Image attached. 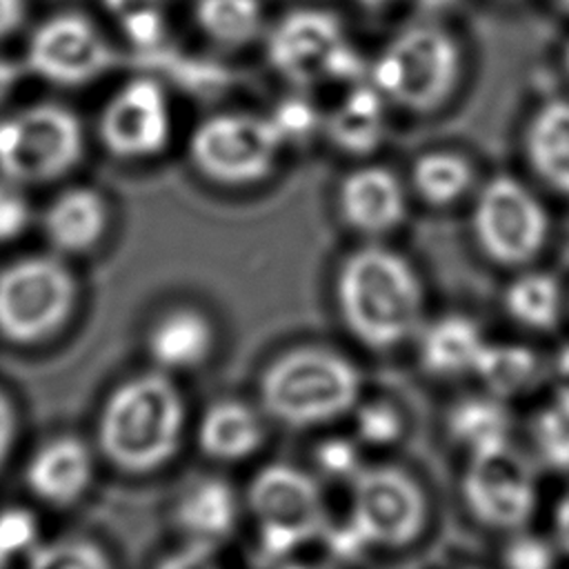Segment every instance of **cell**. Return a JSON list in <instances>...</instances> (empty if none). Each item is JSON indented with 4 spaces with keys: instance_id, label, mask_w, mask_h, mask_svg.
Wrapping results in <instances>:
<instances>
[{
    "instance_id": "cell-1",
    "label": "cell",
    "mask_w": 569,
    "mask_h": 569,
    "mask_svg": "<svg viewBox=\"0 0 569 569\" xmlns=\"http://www.w3.org/2000/svg\"><path fill=\"white\" fill-rule=\"evenodd\" d=\"M333 302L347 333L373 353L413 342L427 322V287L418 267L385 240H362L340 260Z\"/></svg>"
},
{
    "instance_id": "cell-2",
    "label": "cell",
    "mask_w": 569,
    "mask_h": 569,
    "mask_svg": "<svg viewBox=\"0 0 569 569\" xmlns=\"http://www.w3.org/2000/svg\"><path fill=\"white\" fill-rule=\"evenodd\" d=\"M187 405L171 373L142 371L118 382L100 405L96 447L120 473L149 476L178 453Z\"/></svg>"
},
{
    "instance_id": "cell-3",
    "label": "cell",
    "mask_w": 569,
    "mask_h": 569,
    "mask_svg": "<svg viewBox=\"0 0 569 569\" xmlns=\"http://www.w3.org/2000/svg\"><path fill=\"white\" fill-rule=\"evenodd\" d=\"M362 400V373L342 351L305 342L276 353L258 378V407L287 429L311 431L349 418Z\"/></svg>"
},
{
    "instance_id": "cell-4",
    "label": "cell",
    "mask_w": 569,
    "mask_h": 569,
    "mask_svg": "<svg viewBox=\"0 0 569 569\" xmlns=\"http://www.w3.org/2000/svg\"><path fill=\"white\" fill-rule=\"evenodd\" d=\"M465 69L460 38L442 20L420 18L380 47L369 62L367 80L393 109L431 116L453 100Z\"/></svg>"
},
{
    "instance_id": "cell-5",
    "label": "cell",
    "mask_w": 569,
    "mask_h": 569,
    "mask_svg": "<svg viewBox=\"0 0 569 569\" xmlns=\"http://www.w3.org/2000/svg\"><path fill=\"white\" fill-rule=\"evenodd\" d=\"M244 511L269 562L284 565L302 547L322 542L331 525L322 480L298 465L260 467L244 491Z\"/></svg>"
},
{
    "instance_id": "cell-6",
    "label": "cell",
    "mask_w": 569,
    "mask_h": 569,
    "mask_svg": "<svg viewBox=\"0 0 569 569\" xmlns=\"http://www.w3.org/2000/svg\"><path fill=\"white\" fill-rule=\"evenodd\" d=\"M264 53L269 67L293 89L349 87L369 73L342 20L322 7H298L269 29Z\"/></svg>"
},
{
    "instance_id": "cell-7",
    "label": "cell",
    "mask_w": 569,
    "mask_h": 569,
    "mask_svg": "<svg viewBox=\"0 0 569 569\" xmlns=\"http://www.w3.org/2000/svg\"><path fill=\"white\" fill-rule=\"evenodd\" d=\"M469 229L491 264L518 271L531 267L547 249L551 213L531 184L513 173H496L473 191Z\"/></svg>"
},
{
    "instance_id": "cell-8",
    "label": "cell",
    "mask_w": 569,
    "mask_h": 569,
    "mask_svg": "<svg viewBox=\"0 0 569 569\" xmlns=\"http://www.w3.org/2000/svg\"><path fill=\"white\" fill-rule=\"evenodd\" d=\"M78 280L58 253H29L0 269V338L36 347L56 338L73 318Z\"/></svg>"
},
{
    "instance_id": "cell-9",
    "label": "cell",
    "mask_w": 569,
    "mask_h": 569,
    "mask_svg": "<svg viewBox=\"0 0 569 569\" xmlns=\"http://www.w3.org/2000/svg\"><path fill=\"white\" fill-rule=\"evenodd\" d=\"M347 491L342 520L367 551L407 549L427 531L429 498L407 469L389 462L365 465Z\"/></svg>"
},
{
    "instance_id": "cell-10",
    "label": "cell",
    "mask_w": 569,
    "mask_h": 569,
    "mask_svg": "<svg viewBox=\"0 0 569 569\" xmlns=\"http://www.w3.org/2000/svg\"><path fill=\"white\" fill-rule=\"evenodd\" d=\"M187 151L204 180L218 187L247 189L273 176L284 144L269 116L220 111L196 124Z\"/></svg>"
},
{
    "instance_id": "cell-11",
    "label": "cell",
    "mask_w": 569,
    "mask_h": 569,
    "mask_svg": "<svg viewBox=\"0 0 569 569\" xmlns=\"http://www.w3.org/2000/svg\"><path fill=\"white\" fill-rule=\"evenodd\" d=\"M82 153V122L64 104L36 102L0 118V173L24 187L64 178Z\"/></svg>"
},
{
    "instance_id": "cell-12",
    "label": "cell",
    "mask_w": 569,
    "mask_h": 569,
    "mask_svg": "<svg viewBox=\"0 0 569 569\" xmlns=\"http://www.w3.org/2000/svg\"><path fill=\"white\" fill-rule=\"evenodd\" d=\"M460 498L471 520L489 531L525 529L540 502L536 467L513 445L471 456L460 476Z\"/></svg>"
},
{
    "instance_id": "cell-13",
    "label": "cell",
    "mask_w": 569,
    "mask_h": 569,
    "mask_svg": "<svg viewBox=\"0 0 569 569\" xmlns=\"http://www.w3.org/2000/svg\"><path fill=\"white\" fill-rule=\"evenodd\" d=\"M24 58L38 78L58 87H82L104 76L116 53L91 18L60 11L31 31Z\"/></svg>"
},
{
    "instance_id": "cell-14",
    "label": "cell",
    "mask_w": 569,
    "mask_h": 569,
    "mask_svg": "<svg viewBox=\"0 0 569 569\" xmlns=\"http://www.w3.org/2000/svg\"><path fill=\"white\" fill-rule=\"evenodd\" d=\"M173 133L171 104L164 87L153 78L122 82L98 116V140L122 162H144L160 156Z\"/></svg>"
},
{
    "instance_id": "cell-15",
    "label": "cell",
    "mask_w": 569,
    "mask_h": 569,
    "mask_svg": "<svg viewBox=\"0 0 569 569\" xmlns=\"http://www.w3.org/2000/svg\"><path fill=\"white\" fill-rule=\"evenodd\" d=\"M411 189L391 167L362 162L349 169L336 189L342 224L360 240H385L409 218Z\"/></svg>"
},
{
    "instance_id": "cell-16",
    "label": "cell",
    "mask_w": 569,
    "mask_h": 569,
    "mask_svg": "<svg viewBox=\"0 0 569 569\" xmlns=\"http://www.w3.org/2000/svg\"><path fill=\"white\" fill-rule=\"evenodd\" d=\"M96 476V453L78 436H56L33 449L24 485L49 507H71L87 496Z\"/></svg>"
},
{
    "instance_id": "cell-17",
    "label": "cell",
    "mask_w": 569,
    "mask_h": 569,
    "mask_svg": "<svg viewBox=\"0 0 569 569\" xmlns=\"http://www.w3.org/2000/svg\"><path fill=\"white\" fill-rule=\"evenodd\" d=\"M391 109L385 96L365 78L345 87L340 98L325 111L322 136L336 151L367 158L387 140Z\"/></svg>"
},
{
    "instance_id": "cell-18",
    "label": "cell",
    "mask_w": 569,
    "mask_h": 569,
    "mask_svg": "<svg viewBox=\"0 0 569 569\" xmlns=\"http://www.w3.org/2000/svg\"><path fill=\"white\" fill-rule=\"evenodd\" d=\"M489 338L476 318L458 311L427 318L413 347L425 373L438 380H458L476 373Z\"/></svg>"
},
{
    "instance_id": "cell-19",
    "label": "cell",
    "mask_w": 569,
    "mask_h": 569,
    "mask_svg": "<svg viewBox=\"0 0 569 569\" xmlns=\"http://www.w3.org/2000/svg\"><path fill=\"white\" fill-rule=\"evenodd\" d=\"M44 240L58 256H80L100 244L109 229V202L93 187H67L40 218Z\"/></svg>"
},
{
    "instance_id": "cell-20",
    "label": "cell",
    "mask_w": 569,
    "mask_h": 569,
    "mask_svg": "<svg viewBox=\"0 0 569 569\" xmlns=\"http://www.w3.org/2000/svg\"><path fill=\"white\" fill-rule=\"evenodd\" d=\"M242 511L244 502L231 482L218 476H200L178 493L173 522L191 545L213 549L236 531Z\"/></svg>"
},
{
    "instance_id": "cell-21",
    "label": "cell",
    "mask_w": 569,
    "mask_h": 569,
    "mask_svg": "<svg viewBox=\"0 0 569 569\" xmlns=\"http://www.w3.org/2000/svg\"><path fill=\"white\" fill-rule=\"evenodd\" d=\"M267 416L240 398L213 400L196 427L198 449L213 462L236 465L256 456L267 440Z\"/></svg>"
},
{
    "instance_id": "cell-22",
    "label": "cell",
    "mask_w": 569,
    "mask_h": 569,
    "mask_svg": "<svg viewBox=\"0 0 569 569\" xmlns=\"http://www.w3.org/2000/svg\"><path fill=\"white\" fill-rule=\"evenodd\" d=\"M216 325L196 307H176L162 313L147 333V353L164 373L196 371L216 353Z\"/></svg>"
},
{
    "instance_id": "cell-23",
    "label": "cell",
    "mask_w": 569,
    "mask_h": 569,
    "mask_svg": "<svg viewBox=\"0 0 569 569\" xmlns=\"http://www.w3.org/2000/svg\"><path fill=\"white\" fill-rule=\"evenodd\" d=\"M522 153L540 184L569 198V98H549L531 111Z\"/></svg>"
},
{
    "instance_id": "cell-24",
    "label": "cell",
    "mask_w": 569,
    "mask_h": 569,
    "mask_svg": "<svg viewBox=\"0 0 569 569\" xmlns=\"http://www.w3.org/2000/svg\"><path fill=\"white\" fill-rule=\"evenodd\" d=\"M445 429L465 458L498 451L511 445L513 416L507 400L487 391L469 393L451 402Z\"/></svg>"
},
{
    "instance_id": "cell-25",
    "label": "cell",
    "mask_w": 569,
    "mask_h": 569,
    "mask_svg": "<svg viewBox=\"0 0 569 569\" xmlns=\"http://www.w3.org/2000/svg\"><path fill=\"white\" fill-rule=\"evenodd\" d=\"M547 369L551 365L533 347L513 340H489L473 378L482 385V391L511 402L533 393L547 378Z\"/></svg>"
},
{
    "instance_id": "cell-26",
    "label": "cell",
    "mask_w": 569,
    "mask_h": 569,
    "mask_svg": "<svg viewBox=\"0 0 569 569\" xmlns=\"http://www.w3.org/2000/svg\"><path fill=\"white\" fill-rule=\"evenodd\" d=\"M565 307L567 296L560 280L545 269H518L502 291V309L507 318L525 331H553L562 320Z\"/></svg>"
},
{
    "instance_id": "cell-27",
    "label": "cell",
    "mask_w": 569,
    "mask_h": 569,
    "mask_svg": "<svg viewBox=\"0 0 569 569\" xmlns=\"http://www.w3.org/2000/svg\"><path fill=\"white\" fill-rule=\"evenodd\" d=\"M478 173L469 156L456 149H429L409 169L411 193L433 209H445L473 196Z\"/></svg>"
},
{
    "instance_id": "cell-28",
    "label": "cell",
    "mask_w": 569,
    "mask_h": 569,
    "mask_svg": "<svg viewBox=\"0 0 569 569\" xmlns=\"http://www.w3.org/2000/svg\"><path fill=\"white\" fill-rule=\"evenodd\" d=\"M198 29L220 47H244L267 33L260 0H196Z\"/></svg>"
},
{
    "instance_id": "cell-29",
    "label": "cell",
    "mask_w": 569,
    "mask_h": 569,
    "mask_svg": "<svg viewBox=\"0 0 569 569\" xmlns=\"http://www.w3.org/2000/svg\"><path fill=\"white\" fill-rule=\"evenodd\" d=\"M529 438L542 467L569 476V387L553 385L551 396L531 418Z\"/></svg>"
},
{
    "instance_id": "cell-30",
    "label": "cell",
    "mask_w": 569,
    "mask_h": 569,
    "mask_svg": "<svg viewBox=\"0 0 569 569\" xmlns=\"http://www.w3.org/2000/svg\"><path fill=\"white\" fill-rule=\"evenodd\" d=\"M351 418V436L365 451H385L396 447L407 431V418L402 409L389 398H362Z\"/></svg>"
},
{
    "instance_id": "cell-31",
    "label": "cell",
    "mask_w": 569,
    "mask_h": 569,
    "mask_svg": "<svg viewBox=\"0 0 569 569\" xmlns=\"http://www.w3.org/2000/svg\"><path fill=\"white\" fill-rule=\"evenodd\" d=\"M122 36L140 47L151 49L167 33V0H102Z\"/></svg>"
},
{
    "instance_id": "cell-32",
    "label": "cell",
    "mask_w": 569,
    "mask_h": 569,
    "mask_svg": "<svg viewBox=\"0 0 569 569\" xmlns=\"http://www.w3.org/2000/svg\"><path fill=\"white\" fill-rule=\"evenodd\" d=\"M24 569H113V562L102 545L69 536L40 542L29 556Z\"/></svg>"
},
{
    "instance_id": "cell-33",
    "label": "cell",
    "mask_w": 569,
    "mask_h": 569,
    "mask_svg": "<svg viewBox=\"0 0 569 569\" xmlns=\"http://www.w3.org/2000/svg\"><path fill=\"white\" fill-rule=\"evenodd\" d=\"M267 116L276 127L284 149L322 136L325 111L302 89H293V93L280 98Z\"/></svg>"
},
{
    "instance_id": "cell-34",
    "label": "cell",
    "mask_w": 569,
    "mask_h": 569,
    "mask_svg": "<svg viewBox=\"0 0 569 569\" xmlns=\"http://www.w3.org/2000/svg\"><path fill=\"white\" fill-rule=\"evenodd\" d=\"M365 449L360 442L347 433H331L325 436L316 447H313V473L322 482H333V485H351L353 478L365 469Z\"/></svg>"
},
{
    "instance_id": "cell-35",
    "label": "cell",
    "mask_w": 569,
    "mask_h": 569,
    "mask_svg": "<svg viewBox=\"0 0 569 569\" xmlns=\"http://www.w3.org/2000/svg\"><path fill=\"white\" fill-rule=\"evenodd\" d=\"M560 549L551 536L531 531L529 527L507 533L500 549L502 569H558Z\"/></svg>"
},
{
    "instance_id": "cell-36",
    "label": "cell",
    "mask_w": 569,
    "mask_h": 569,
    "mask_svg": "<svg viewBox=\"0 0 569 569\" xmlns=\"http://www.w3.org/2000/svg\"><path fill=\"white\" fill-rule=\"evenodd\" d=\"M27 187L0 173V244L20 238L31 224Z\"/></svg>"
},
{
    "instance_id": "cell-37",
    "label": "cell",
    "mask_w": 569,
    "mask_h": 569,
    "mask_svg": "<svg viewBox=\"0 0 569 569\" xmlns=\"http://www.w3.org/2000/svg\"><path fill=\"white\" fill-rule=\"evenodd\" d=\"M40 545L38 520L33 513L20 507H9L0 511V551L9 558L31 553Z\"/></svg>"
},
{
    "instance_id": "cell-38",
    "label": "cell",
    "mask_w": 569,
    "mask_h": 569,
    "mask_svg": "<svg viewBox=\"0 0 569 569\" xmlns=\"http://www.w3.org/2000/svg\"><path fill=\"white\" fill-rule=\"evenodd\" d=\"M153 569H220L213 560V549L187 542L182 549L164 556Z\"/></svg>"
},
{
    "instance_id": "cell-39",
    "label": "cell",
    "mask_w": 569,
    "mask_h": 569,
    "mask_svg": "<svg viewBox=\"0 0 569 569\" xmlns=\"http://www.w3.org/2000/svg\"><path fill=\"white\" fill-rule=\"evenodd\" d=\"M18 438V411L13 400L0 389V467L9 460Z\"/></svg>"
},
{
    "instance_id": "cell-40",
    "label": "cell",
    "mask_w": 569,
    "mask_h": 569,
    "mask_svg": "<svg viewBox=\"0 0 569 569\" xmlns=\"http://www.w3.org/2000/svg\"><path fill=\"white\" fill-rule=\"evenodd\" d=\"M551 538L562 556L569 558V487L560 493L551 511Z\"/></svg>"
},
{
    "instance_id": "cell-41",
    "label": "cell",
    "mask_w": 569,
    "mask_h": 569,
    "mask_svg": "<svg viewBox=\"0 0 569 569\" xmlns=\"http://www.w3.org/2000/svg\"><path fill=\"white\" fill-rule=\"evenodd\" d=\"M27 13L24 0H0V40L13 36Z\"/></svg>"
},
{
    "instance_id": "cell-42",
    "label": "cell",
    "mask_w": 569,
    "mask_h": 569,
    "mask_svg": "<svg viewBox=\"0 0 569 569\" xmlns=\"http://www.w3.org/2000/svg\"><path fill=\"white\" fill-rule=\"evenodd\" d=\"M416 4V9L420 11V18H431V20H440L442 13L453 11L460 0H409Z\"/></svg>"
},
{
    "instance_id": "cell-43",
    "label": "cell",
    "mask_w": 569,
    "mask_h": 569,
    "mask_svg": "<svg viewBox=\"0 0 569 569\" xmlns=\"http://www.w3.org/2000/svg\"><path fill=\"white\" fill-rule=\"evenodd\" d=\"M18 76H20L18 67H16L13 62L0 58V107H2V104L9 100V96L13 93V89H16V84H18Z\"/></svg>"
},
{
    "instance_id": "cell-44",
    "label": "cell",
    "mask_w": 569,
    "mask_h": 569,
    "mask_svg": "<svg viewBox=\"0 0 569 569\" xmlns=\"http://www.w3.org/2000/svg\"><path fill=\"white\" fill-rule=\"evenodd\" d=\"M551 373L556 378V385H562V387H569V342L562 345L556 356H553V362H551Z\"/></svg>"
},
{
    "instance_id": "cell-45",
    "label": "cell",
    "mask_w": 569,
    "mask_h": 569,
    "mask_svg": "<svg viewBox=\"0 0 569 569\" xmlns=\"http://www.w3.org/2000/svg\"><path fill=\"white\" fill-rule=\"evenodd\" d=\"M358 9L362 11H369V13H385L402 2H409V0H351Z\"/></svg>"
},
{
    "instance_id": "cell-46",
    "label": "cell",
    "mask_w": 569,
    "mask_h": 569,
    "mask_svg": "<svg viewBox=\"0 0 569 569\" xmlns=\"http://www.w3.org/2000/svg\"><path fill=\"white\" fill-rule=\"evenodd\" d=\"M280 569H338L336 562H284L280 565Z\"/></svg>"
},
{
    "instance_id": "cell-47",
    "label": "cell",
    "mask_w": 569,
    "mask_h": 569,
    "mask_svg": "<svg viewBox=\"0 0 569 569\" xmlns=\"http://www.w3.org/2000/svg\"><path fill=\"white\" fill-rule=\"evenodd\" d=\"M0 569H16V560L0 551Z\"/></svg>"
},
{
    "instance_id": "cell-48",
    "label": "cell",
    "mask_w": 569,
    "mask_h": 569,
    "mask_svg": "<svg viewBox=\"0 0 569 569\" xmlns=\"http://www.w3.org/2000/svg\"><path fill=\"white\" fill-rule=\"evenodd\" d=\"M562 69H565V73L569 76V40H567L565 47H562Z\"/></svg>"
},
{
    "instance_id": "cell-49",
    "label": "cell",
    "mask_w": 569,
    "mask_h": 569,
    "mask_svg": "<svg viewBox=\"0 0 569 569\" xmlns=\"http://www.w3.org/2000/svg\"><path fill=\"white\" fill-rule=\"evenodd\" d=\"M553 7H558L562 13H569V0H551Z\"/></svg>"
}]
</instances>
